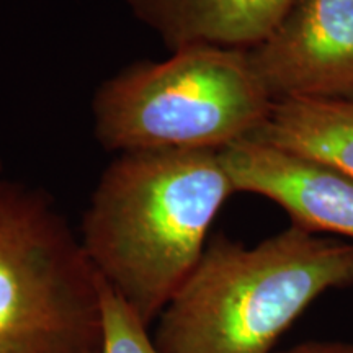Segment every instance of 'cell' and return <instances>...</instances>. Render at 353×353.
<instances>
[{
    "label": "cell",
    "instance_id": "10",
    "mask_svg": "<svg viewBox=\"0 0 353 353\" xmlns=\"http://www.w3.org/2000/svg\"><path fill=\"white\" fill-rule=\"evenodd\" d=\"M280 353H353V342H304Z\"/></svg>",
    "mask_w": 353,
    "mask_h": 353
},
{
    "label": "cell",
    "instance_id": "11",
    "mask_svg": "<svg viewBox=\"0 0 353 353\" xmlns=\"http://www.w3.org/2000/svg\"><path fill=\"white\" fill-rule=\"evenodd\" d=\"M99 353H100V352H99Z\"/></svg>",
    "mask_w": 353,
    "mask_h": 353
},
{
    "label": "cell",
    "instance_id": "1",
    "mask_svg": "<svg viewBox=\"0 0 353 353\" xmlns=\"http://www.w3.org/2000/svg\"><path fill=\"white\" fill-rule=\"evenodd\" d=\"M232 193L219 151L121 152L83 213V252L100 280L151 325L195 270Z\"/></svg>",
    "mask_w": 353,
    "mask_h": 353
},
{
    "label": "cell",
    "instance_id": "9",
    "mask_svg": "<svg viewBox=\"0 0 353 353\" xmlns=\"http://www.w3.org/2000/svg\"><path fill=\"white\" fill-rule=\"evenodd\" d=\"M100 312V353H162L149 335V325L101 280Z\"/></svg>",
    "mask_w": 353,
    "mask_h": 353
},
{
    "label": "cell",
    "instance_id": "7",
    "mask_svg": "<svg viewBox=\"0 0 353 353\" xmlns=\"http://www.w3.org/2000/svg\"><path fill=\"white\" fill-rule=\"evenodd\" d=\"M136 20L170 52L187 46L252 50L270 37L294 0H126Z\"/></svg>",
    "mask_w": 353,
    "mask_h": 353
},
{
    "label": "cell",
    "instance_id": "2",
    "mask_svg": "<svg viewBox=\"0 0 353 353\" xmlns=\"http://www.w3.org/2000/svg\"><path fill=\"white\" fill-rule=\"evenodd\" d=\"M353 285V244L291 226L254 247L218 237L159 316L162 353H270L329 290Z\"/></svg>",
    "mask_w": 353,
    "mask_h": 353
},
{
    "label": "cell",
    "instance_id": "3",
    "mask_svg": "<svg viewBox=\"0 0 353 353\" xmlns=\"http://www.w3.org/2000/svg\"><path fill=\"white\" fill-rule=\"evenodd\" d=\"M273 103L249 50L187 46L128 65L97 88L94 132L107 151L213 149L252 136Z\"/></svg>",
    "mask_w": 353,
    "mask_h": 353
},
{
    "label": "cell",
    "instance_id": "4",
    "mask_svg": "<svg viewBox=\"0 0 353 353\" xmlns=\"http://www.w3.org/2000/svg\"><path fill=\"white\" fill-rule=\"evenodd\" d=\"M100 276L43 188L0 161V353H99Z\"/></svg>",
    "mask_w": 353,
    "mask_h": 353
},
{
    "label": "cell",
    "instance_id": "8",
    "mask_svg": "<svg viewBox=\"0 0 353 353\" xmlns=\"http://www.w3.org/2000/svg\"><path fill=\"white\" fill-rule=\"evenodd\" d=\"M249 138L353 176V100H273L262 126Z\"/></svg>",
    "mask_w": 353,
    "mask_h": 353
},
{
    "label": "cell",
    "instance_id": "6",
    "mask_svg": "<svg viewBox=\"0 0 353 353\" xmlns=\"http://www.w3.org/2000/svg\"><path fill=\"white\" fill-rule=\"evenodd\" d=\"M219 152L236 192L275 201L293 226L353 239V176L254 138L236 141Z\"/></svg>",
    "mask_w": 353,
    "mask_h": 353
},
{
    "label": "cell",
    "instance_id": "5",
    "mask_svg": "<svg viewBox=\"0 0 353 353\" xmlns=\"http://www.w3.org/2000/svg\"><path fill=\"white\" fill-rule=\"evenodd\" d=\"M249 54L273 100H353V0H294Z\"/></svg>",
    "mask_w": 353,
    "mask_h": 353
}]
</instances>
